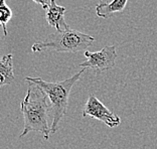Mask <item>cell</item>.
I'll use <instances>...</instances> for the list:
<instances>
[{
  "mask_svg": "<svg viewBox=\"0 0 157 149\" xmlns=\"http://www.w3.org/2000/svg\"><path fill=\"white\" fill-rule=\"evenodd\" d=\"M48 99V96L38 86L28 83L27 93L20 103V112L23 116V129L19 138L24 137L29 132H38L44 140H48L52 134V126L48 124L52 107Z\"/></svg>",
  "mask_w": 157,
  "mask_h": 149,
  "instance_id": "6da1fadb",
  "label": "cell"
},
{
  "mask_svg": "<svg viewBox=\"0 0 157 149\" xmlns=\"http://www.w3.org/2000/svg\"><path fill=\"white\" fill-rule=\"evenodd\" d=\"M86 69H82L78 71L74 76L70 77L69 79H66L59 82H46L40 78H31L26 77L25 81L28 83L35 84L44 92L45 95L51 101L52 107V134H55L58 131L59 122L63 119V117L67 115V108H69V99L71 95L72 88L75 84L81 79L82 74L85 73Z\"/></svg>",
  "mask_w": 157,
  "mask_h": 149,
  "instance_id": "7a4b0ae2",
  "label": "cell"
},
{
  "mask_svg": "<svg viewBox=\"0 0 157 149\" xmlns=\"http://www.w3.org/2000/svg\"><path fill=\"white\" fill-rule=\"evenodd\" d=\"M95 38L90 34H86L76 29H67L66 31H56L49 34L44 40L37 41L33 44V52L52 51L58 52H78L87 51Z\"/></svg>",
  "mask_w": 157,
  "mask_h": 149,
  "instance_id": "3957f363",
  "label": "cell"
},
{
  "mask_svg": "<svg viewBox=\"0 0 157 149\" xmlns=\"http://www.w3.org/2000/svg\"><path fill=\"white\" fill-rule=\"evenodd\" d=\"M84 55L87 59L78 65L83 69H92L95 70L97 74H100L115 67L117 59L115 45H108L103 48L101 51L94 52L86 51Z\"/></svg>",
  "mask_w": 157,
  "mask_h": 149,
  "instance_id": "277c9868",
  "label": "cell"
},
{
  "mask_svg": "<svg viewBox=\"0 0 157 149\" xmlns=\"http://www.w3.org/2000/svg\"><path fill=\"white\" fill-rule=\"evenodd\" d=\"M83 117H90L97 119L106 124L110 128H115L121 124L120 117L107 108L103 103L94 95H90L87 102L85 103L83 110Z\"/></svg>",
  "mask_w": 157,
  "mask_h": 149,
  "instance_id": "5b68a950",
  "label": "cell"
},
{
  "mask_svg": "<svg viewBox=\"0 0 157 149\" xmlns=\"http://www.w3.org/2000/svg\"><path fill=\"white\" fill-rule=\"evenodd\" d=\"M66 12V7L59 5L56 0H49V5L45 9V19L48 25L55 27L56 31H66L70 29V26L65 19Z\"/></svg>",
  "mask_w": 157,
  "mask_h": 149,
  "instance_id": "8992f818",
  "label": "cell"
},
{
  "mask_svg": "<svg viewBox=\"0 0 157 149\" xmlns=\"http://www.w3.org/2000/svg\"><path fill=\"white\" fill-rule=\"evenodd\" d=\"M128 0H112L110 2H100L96 5V14L101 18H109L114 13L122 12Z\"/></svg>",
  "mask_w": 157,
  "mask_h": 149,
  "instance_id": "52a82bcc",
  "label": "cell"
},
{
  "mask_svg": "<svg viewBox=\"0 0 157 149\" xmlns=\"http://www.w3.org/2000/svg\"><path fill=\"white\" fill-rule=\"evenodd\" d=\"M15 79L13 72V55H5L0 58V89L10 85Z\"/></svg>",
  "mask_w": 157,
  "mask_h": 149,
  "instance_id": "ba28073f",
  "label": "cell"
},
{
  "mask_svg": "<svg viewBox=\"0 0 157 149\" xmlns=\"http://www.w3.org/2000/svg\"><path fill=\"white\" fill-rule=\"evenodd\" d=\"M12 18V10L6 4L5 0H0V26L3 29L4 36L7 35V23Z\"/></svg>",
  "mask_w": 157,
  "mask_h": 149,
  "instance_id": "9c48e42d",
  "label": "cell"
},
{
  "mask_svg": "<svg viewBox=\"0 0 157 149\" xmlns=\"http://www.w3.org/2000/svg\"><path fill=\"white\" fill-rule=\"evenodd\" d=\"M33 1H34L35 3H37L39 5H41L44 9L48 8L49 5V0H33Z\"/></svg>",
  "mask_w": 157,
  "mask_h": 149,
  "instance_id": "30bf717a",
  "label": "cell"
}]
</instances>
